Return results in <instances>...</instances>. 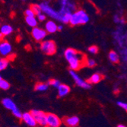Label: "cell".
Returning <instances> with one entry per match:
<instances>
[{"mask_svg":"<svg viewBox=\"0 0 127 127\" xmlns=\"http://www.w3.org/2000/svg\"><path fill=\"white\" fill-rule=\"evenodd\" d=\"M87 60L88 58L85 54L78 51L74 56L68 60L69 68H71V70L78 71L84 66H86Z\"/></svg>","mask_w":127,"mask_h":127,"instance_id":"1","label":"cell"},{"mask_svg":"<svg viewBox=\"0 0 127 127\" xmlns=\"http://www.w3.org/2000/svg\"><path fill=\"white\" fill-rule=\"evenodd\" d=\"M89 21V17L84 10H78L72 15L70 25L72 26L78 25H85Z\"/></svg>","mask_w":127,"mask_h":127,"instance_id":"2","label":"cell"},{"mask_svg":"<svg viewBox=\"0 0 127 127\" xmlns=\"http://www.w3.org/2000/svg\"><path fill=\"white\" fill-rule=\"evenodd\" d=\"M40 49L47 55H53L56 52V45L53 40H45L41 43Z\"/></svg>","mask_w":127,"mask_h":127,"instance_id":"3","label":"cell"},{"mask_svg":"<svg viewBox=\"0 0 127 127\" xmlns=\"http://www.w3.org/2000/svg\"><path fill=\"white\" fill-rule=\"evenodd\" d=\"M33 117L35 118L37 123L38 125L41 126H47V113L41 110H33L31 111Z\"/></svg>","mask_w":127,"mask_h":127,"instance_id":"4","label":"cell"},{"mask_svg":"<svg viewBox=\"0 0 127 127\" xmlns=\"http://www.w3.org/2000/svg\"><path fill=\"white\" fill-rule=\"evenodd\" d=\"M47 126L49 127H59L62 124V120L60 119L54 113H47Z\"/></svg>","mask_w":127,"mask_h":127,"instance_id":"5","label":"cell"},{"mask_svg":"<svg viewBox=\"0 0 127 127\" xmlns=\"http://www.w3.org/2000/svg\"><path fill=\"white\" fill-rule=\"evenodd\" d=\"M47 31H45L42 28H37V27H34L31 31V34L33 37V39L37 42L42 41L46 37H47Z\"/></svg>","mask_w":127,"mask_h":127,"instance_id":"6","label":"cell"},{"mask_svg":"<svg viewBox=\"0 0 127 127\" xmlns=\"http://www.w3.org/2000/svg\"><path fill=\"white\" fill-rule=\"evenodd\" d=\"M70 75H72V77L73 78L75 84L81 87V88H85V89H88L91 88V84H89L87 81H85L83 80L82 78H81L75 72L74 70H71L70 71Z\"/></svg>","mask_w":127,"mask_h":127,"instance_id":"7","label":"cell"},{"mask_svg":"<svg viewBox=\"0 0 127 127\" xmlns=\"http://www.w3.org/2000/svg\"><path fill=\"white\" fill-rule=\"evenodd\" d=\"M11 50H12V47L8 41H1V43H0V53L2 56L8 57L11 53Z\"/></svg>","mask_w":127,"mask_h":127,"instance_id":"8","label":"cell"},{"mask_svg":"<svg viewBox=\"0 0 127 127\" xmlns=\"http://www.w3.org/2000/svg\"><path fill=\"white\" fill-rule=\"evenodd\" d=\"M21 120L29 126H36L37 125H38L35 118L33 117V116L31 112L23 113Z\"/></svg>","mask_w":127,"mask_h":127,"instance_id":"9","label":"cell"},{"mask_svg":"<svg viewBox=\"0 0 127 127\" xmlns=\"http://www.w3.org/2000/svg\"><path fill=\"white\" fill-rule=\"evenodd\" d=\"M63 121L67 126H70V127L77 126L79 123V119L78 117H65V118H63Z\"/></svg>","mask_w":127,"mask_h":127,"instance_id":"10","label":"cell"},{"mask_svg":"<svg viewBox=\"0 0 127 127\" xmlns=\"http://www.w3.org/2000/svg\"><path fill=\"white\" fill-rule=\"evenodd\" d=\"M57 88H58V97H60L66 96L70 92V88L65 84H60Z\"/></svg>","mask_w":127,"mask_h":127,"instance_id":"11","label":"cell"},{"mask_svg":"<svg viewBox=\"0 0 127 127\" xmlns=\"http://www.w3.org/2000/svg\"><path fill=\"white\" fill-rule=\"evenodd\" d=\"M103 75L100 73H95L92 75L88 80H86L89 84H97L103 79Z\"/></svg>","mask_w":127,"mask_h":127,"instance_id":"12","label":"cell"},{"mask_svg":"<svg viewBox=\"0 0 127 127\" xmlns=\"http://www.w3.org/2000/svg\"><path fill=\"white\" fill-rule=\"evenodd\" d=\"M2 105L8 110H11L12 112L15 109H17V107L15 105V103L9 98H5L2 100Z\"/></svg>","mask_w":127,"mask_h":127,"instance_id":"13","label":"cell"},{"mask_svg":"<svg viewBox=\"0 0 127 127\" xmlns=\"http://www.w3.org/2000/svg\"><path fill=\"white\" fill-rule=\"evenodd\" d=\"M45 28H46V31L50 33H55L56 31H58V26H57L56 23L53 21H48L46 23Z\"/></svg>","mask_w":127,"mask_h":127,"instance_id":"14","label":"cell"},{"mask_svg":"<svg viewBox=\"0 0 127 127\" xmlns=\"http://www.w3.org/2000/svg\"><path fill=\"white\" fill-rule=\"evenodd\" d=\"M12 31L13 29L11 28V26H10L9 25H4L1 28V32H0V33H2L4 37H5L11 34L12 33Z\"/></svg>","mask_w":127,"mask_h":127,"instance_id":"15","label":"cell"},{"mask_svg":"<svg viewBox=\"0 0 127 127\" xmlns=\"http://www.w3.org/2000/svg\"><path fill=\"white\" fill-rule=\"evenodd\" d=\"M25 21L30 27L32 28H34L37 25V20L35 16H26Z\"/></svg>","mask_w":127,"mask_h":127,"instance_id":"16","label":"cell"},{"mask_svg":"<svg viewBox=\"0 0 127 127\" xmlns=\"http://www.w3.org/2000/svg\"><path fill=\"white\" fill-rule=\"evenodd\" d=\"M77 50H75V49L73 48H68L65 51V59L67 60V61L69 60V59H71L72 56H74L76 53H77Z\"/></svg>","mask_w":127,"mask_h":127,"instance_id":"17","label":"cell"},{"mask_svg":"<svg viewBox=\"0 0 127 127\" xmlns=\"http://www.w3.org/2000/svg\"><path fill=\"white\" fill-rule=\"evenodd\" d=\"M9 62H10V60L8 58V57L1 58V60H0V70L3 71L5 69H6L9 65Z\"/></svg>","mask_w":127,"mask_h":127,"instance_id":"18","label":"cell"},{"mask_svg":"<svg viewBox=\"0 0 127 127\" xmlns=\"http://www.w3.org/2000/svg\"><path fill=\"white\" fill-rule=\"evenodd\" d=\"M49 86V84H46L43 82H38L35 85V90L39 91H44L46 90H47Z\"/></svg>","mask_w":127,"mask_h":127,"instance_id":"19","label":"cell"},{"mask_svg":"<svg viewBox=\"0 0 127 127\" xmlns=\"http://www.w3.org/2000/svg\"><path fill=\"white\" fill-rule=\"evenodd\" d=\"M109 59H110V60L112 63H117L119 62V56H118V54L116 52L110 51L109 53Z\"/></svg>","mask_w":127,"mask_h":127,"instance_id":"20","label":"cell"},{"mask_svg":"<svg viewBox=\"0 0 127 127\" xmlns=\"http://www.w3.org/2000/svg\"><path fill=\"white\" fill-rule=\"evenodd\" d=\"M30 8L33 11L34 13H35L36 15H38L40 14H41V11L43 10L42 9V7L39 5H37V4H32L30 5Z\"/></svg>","mask_w":127,"mask_h":127,"instance_id":"21","label":"cell"},{"mask_svg":"<svg viewBox=\"0 0 127 127\" xmlns=\"http://www.w3.org/2000/svg\"><path fill=\"white\" fill-rule=\"evenodd\" d=\"M0 88L5 91L8 90L10 88V84L2 78H0Z\"/></svg>","mask_w":127,"mask_h":127,"instance_id":"22","label":"cell"},{"mask_svg":"<svg viewBox=\"0 0 127 127\" xmlns=\"http://www.w3.org/2000/svg\"><path fill=\"white\" fill-rule=\"evenodd\" d=\"M72 15L69 13H66L65 14L62 18H61V21L64 23H69L70 22V19H71Z\"/></svg>","mask_w":127,"mask_h":127,"instance_id":"23","label":"cell"},{"mask_svg":"<svg viewBox=\"0 0 127 127\" xmlns=\"http://www.w3.org/2000/svg\"><path fill=\"white\" fill-rule=\"evenodd\" d=\"M49 85H51V86H53L55 88H58L59 85H60V81L56 80V79H50L48 82Z\"/></svg>","mask_w":127,"mask_h":127,"instance_id":"24","label":"cell"},{"mask_svg":"<svg viewBox=\"0 0 127 127\" xmlns=\"http://www.w3.org/2000/svg\"><path fill=\"white\" fill-rule=\"evenodd\" d=\"M96 65V62L92 59H88L86 62V66L89 68H93Z\"/></svg>","mask_w":127,"mask_h":127,"instance_id":"25","label":"cell"},{"mask_svg":"<svg viewBox=\"0 0 127 127\" xmlns=\"http://www.w3.org/2000/svg\"><path fill=\"white\" fill-rule=\"evenodd\" d=\"M98 47H97V46H95V45H93V46H91V47L88 48V51L91 53H92V54H96V53H98Z\"/></svg>","mask_w":127,"mask_h":127,"instance_id":"26","label":"cell"},{"mask_svg":"<svg viewBox=\"0 0 127 127\" xmlns=\"http://www.w3.org/2000/svg\"><path fill=\"white\" fill-rule=\"evenodd\" d=\"M12 113L14 114V116L15 117H17V118H18V119H22V115L23 114H21V113L19 111V110L17 108V109H15V110H13L12 111Z\"/></svg>","mask_w":127,"mask_h":127,"instance_id":"27","label":"cell"},{"mask_svg":"<svg viewBox=\"0 0 127 127\" xmlns=\"http://www.w3.org/2000/svg\"><path fill=\"white\" fill-rule=\"evenodd\" d=\"M25 15H26V16H35V15H35V13H34L33 11L31 8L27 9V10L25 11Z\"/></svg>","mask_w":127,"mask_h":127,"instance_id":"28","label":"cell"},{"mask_svg":"<svg viewBox=\"0 0 127 127\" xmlns=\"http://www.w3.org/2000/svg\"><path fill=\"white\" fill-rule=\"evenodd\" d=\"M118 106H120V107H122L123 110H125L127 112V103H123V102H118L117 103Z\"/></svg>","mask_w":127,"mask_h":127,"instance_id":"29","label":"cell"},{"mask_svg":"<svg viewBox=\"0 0 127 127\" xmlns=\"http://www.w3.org/2000/svg\"><path fill=\"white\" fill-rule=\"evenodd\" d=\"M37 16H38V20H39L40 21H43L46 20V16H45L43 14H40V15H38Z\"/></svg>","mask_w":127,"mask_h":127,"instance_id":"30","label":"cell"},{"mask_svg":"<svg viewBox=\"0 0 127 127\" xmlns=\"http://www.w3.org/2000/svg\"><path fill=\"white\" fill-rule=\"evenodd\" d=\"M62 29H63V26H61V25L58 26V31H62Z\"/></svg>","mask_w":127,"mask_h":127,"instance_id":"31","label":"cell"},{"mask_svg":"<svg viewBox=\"0 0 127 127\" xmlns=\"http://www.w3.org/2000/svg\"><path fill=\"white\" fill-rule=\"evenodd\" d=\"M117 126H118V127H125V125H123V124H119Z\"/></svg>","mask_w":127,"mask_h":127,"instance_id":"32","label":"cell"}]
</instances>
